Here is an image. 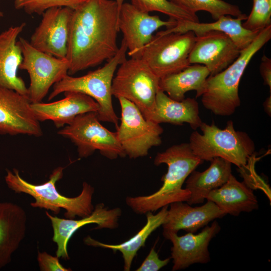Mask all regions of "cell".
<instances>
[{
	"instance_id": "1",
	"label": "cell",
	"mask_w": 271,
	"mask_h": 271,
	"mask_svg": "<svg viewBox=\"0 0 271 271\" xmlns=\"http://www.w3.org/2000/svg\"><path fill=\"white\" fill-rule=\"evenodd\" d=\"M119 12L115 0H86L73 10L66 57L69 75L97 66L117 53Z\"/></svg>"
},
{
	"instance_id": "2",
	"label": "cell",
	"mask_w": 271,
	"mask_h": 271,
	"mask_svg": "<svg viewBox=\"0 0 271 271\" xmlns=\"http://www.w3.org/2000/svg\"><path fill=\"white\" fill-rule=\"evenodd\" d=\"M203 162L192 152L189 143L175 145L158 153L154 164H165L168 171L162 179L163 184L156 192L148 195L127 197L125 202L136 213L146 214L176 202L187 201L190 192L182 186L195 169Z\"/></svg>"
},
{
	"instance_id": "3",
	"label": "cell",
	"mask_w": 271,
	"mask_h": 271,
	"mask_svg": "<svg viewBox=\"0 0 271 271\" xmlns=\"http://www.w3.org/2000/svg\"><path fill=\"white\" fill-rule=\"evenodd\" d=\"M271 38V25L261 30L253 40L240 51L227 68L206 79L201 95L203 105L216 115L230 116L240 105L238 86L253 56Z\"/></svg>"
},
{
	"instance_id": "4",
	"label": "cell",
	"mask_w": 271,
	"mask_h": 271,
	"mask_svg": "<svg viewBox=\"0 0 271 271\" xmlns=\"http://www.w3.org/2000/svg\"><path fill=\"white\" fill-rule=\"evenodd\" d=\"M64 168H55L49 176V180L41 184H34L23 179L19 171L7 170L5 181L8 187L16 193H25L32 196L35 201L30 205L34 208L49 210L58 214L61 209L65 210V217L74 219L76 216L81 218L89 216L94 210L92 203L94 189L84 182L80 194L75 197L62 195L57 189L56 183L63 176Z\"/></svg>"
},
{
	"instance_id": "5",
	"label": "cell",
	"mask_w": 271,
	"mask_h": 271,
	"mask_svg": "<svg viewBox=\"0 0 271 271\" xmlns=\"http://www.w3.org/2000/svg\"><path fill=\"white\" fill-rule=\"evenodd\" d=\"M126 52L127 48L122 39L117 53L103 66L81 76L73 77L67 74L55 83L48 100L66 91L85 94L98 104L99 109L97 115L99 120L111 122L117 128L119 118L112 104V82L117 68L126 59Z\"/></svg>"
},
{
	"instance_id": "6",
	"label": "cell",
	"mask_w": 271,
	"mask_h": 271,
	"mask_svg": "<svg viewBox=\"0 0 271 271\" xmlns=\"http://www.w3.org/2000/svg\"><path fill=\"white\" fill-rule=\"evenodd\" d=\"M199 128L202 134L193 131L189 143L197 157L203 161L219 157L239 169L246 166L254 152L255 145L247 133L235 129L232 120H229L223 129L213 122L211 124L202 122Z\"/></svg>"
},
{
	"instance_id": "7",
	"label": "cell",
	"mask_w": 271,
	"mask_h": 271,
	"mask_svg": "<svg viewBox=\"0 0 271 271\" xmlns=\"http://www.w3.org/2000/svg\"><path fill=\"white\" fill-rule=\"evenodd\" d=\"M159 81L160 78L140 58L130 57L119 65L112 82V94L132 102L145 118L150 120L159 90Z\"/></svg>"
},
{
	"instance_id": "8",
	"label": "cell",
	"mask_w": 271,
	"mask_h": 271,
	"mask_svg": "<svg viewBox=\"0 0 271 271\" xmlns=\"http://www.w3.org/2000/svg\"><path fill=\"white\" fill-rule=\"evenodd\" d=\"M195 38L191 31L156 34L133 57L140 58L161 79L190 65L189 56Z\"/></svg>"
},
{
	"instance_id": "9",
	"label": "cell",
	"mask_w": 271,
	"mask_h": 271,
	"mask_svg": "<svg viewBox=\"0 0 271 271\" xmlns=\"http://www.w3.org/2000/svg\"><path fill=\"white\" fill-rule=\"evenodd\" d=\"M58 133L70 140L76 146L80 158L88 157L96 150L111 160L126 156L116 131H111L103 126L96 112L78 115Z\"/></svg>"
},
{
	"instance_id": "10",
	"label": "cell",
	"mask_w": 271,
	"mask_h": 271,
	"mask_svg": "<svg viewBox=\"0 0 271 271\" xmlns=\"http://www.w3.org/2000/svg\"><path fill=\"white\" fill-rule=\"evenodd\" d=\"M118 99L121 108L120 123L116 131L118 140L129 158L146 156L150 149L162 144L164 130L160 124L146 119L132 102L123 97Z\"/></svg>"
},
{
	"instance_id": "11",
	"label": "cell",
	"mask_w": 271,
	"mask_h": 271,
	"mask_svg": "<svg viewBox=\"0 0 271 271\" xmlns=\"http://www.w3.org/2000/svg\"><path fill=\"white\" fill-rule=\"evenodd\" d=\"M18 43L23 56L19 69L27 71L30 77L28 97L31 103L40 102L50 88L68 74V61L36 49L24 38L19 37Z\"/></svg>"
},
{
	"instance_id": "12",
	"label": "cell",
	"mask_w": 271,
	"mask_h": 271,
	"mask_svg": "<svg viewBox=\"0 0 271 271\" xmlns=\"http://www.w3.org/2000/svg\"><path fill=\"white\" fill-rule=\"evenodd\" d=\"M73 11L68 7H54L46 10L31 37V45L49 55L66 58Z\"/></svg>"
},
{
	"instance_id": "13",
	"label": "cell",
	"mask_w": 271,
	"mask_h": 271,
	"mask_svg": "<svg viewBox=\"0 0 271 271\" xmlns=\"http://www.w3.org/2000/svg\"><path fill=\"white\" fill-rule=\"evenodd\" d=\"M177 21H164L157 15L141 11L132 4L124 3L119 9L118 26L123 35L130 57L136 55L152 39L154 33L160 28H172Z\"/></svg>"
},
{
	"instance_id": "14",
	"label": "cell",
	"mask_w": 271,
	"mask_h": 271,
	"mask_svg": "<svg viewBox=\"0 0 271 271\" xmlns=\"http://www.w3.org/2000/svg\"><path fill=\"white\" fill-rule=\"evenodd\" d=\"M0 134L43 135L28 97L4 87H0Z\"/></svg>"
},
{
	"instance_id": "15",
	"label": "cell",
	"mask_w": 271,
	"mask_h": 271,
	"mask_svg": "<svg viewBox=\"0 0 271 271\" xmlns=\"http://www.w3.org/2000/svg\"><path fill=\"white\" fill-rule=\"evenodd\" d=\"M241 50L226 34L209 31L196 36L189 56L190 64L205 66L213 75L222 71L239 56Z\"/></svg>"
},
{
	"instance_id": "16",
	"label": "cell",
	"mask_w": 271,
	"mask_h": 271,
	"mask_svg": "<svg viewBox=\"0 0 271 271\" xmlns=\"http://www.w3.org/2000/svg\"><path fill=\"white\" fill-rule=\"evenodd\" d=\"M46 215L50 219L53 231V241L56 243V254L57 257L64 259L70 258L67 245L73 234L81 227L89 224L97 225L95 229L109 228L115 229L118 226V220L121 215L119 208L108 209L103 203L95 206L92 213L80 219H64L52 216L48 211Z\"/></svg>"
},
{
	"instance_id": "17",
	"label": "cell",
	"mask_w": 271,
	"mask_h": 271,
	"mask_svg": "<svg viewBox=\"0 0 271 271\" xmlns=\"http://www.w3.org/2000/svg\"><path fill=\"white\" fill-rule=\"evenodd\" d=\"M220 229L218 223L214 221L210 226H205L198 234L188 232L182 236H178L177 233L165 235L164 237L173 244L172 270L185 269L194 263L209 262L210 261L209 243Z\"/></svg>"
},
{
	"instance_id": "18",
	"label": "cell",
	"mask_w": 271,
	"mask_h": 271,
	"mask_svg": "<svg viewBox=\"0 0 271 271\" xmlns=\"http://www.w3.org/2000/svg\"><path fill=\"white\" fill-rule=\"evenodd\" d=\"M64 98L50 103H31V107L39 121L51 120L57 128L71 123L78 115L97 112L99 106L91 97L78 92L66 91Z\"/></svg>"
},
{
	"instance_id": "19",
	"label": "cell",
	"mask_w": 271,
	"mask_h": 271,
	"mask_svg": "<svg viewBox=\"0 0 271 271\" xmlns=\"http://www.w3.org/2000/svg\"><path fill=\"white\" fill-rule=\"evenodd\" d=\"M207 201L205 204L194 207L181 201L170 204L162 225L164 236L180 230L195 233L210 222L226 215L214 203Z\"/></svg>"
},
{
	"instance_id": "20",
	"label": "cell",
	"mask_w": 271,
	"mask_h": 271,
	"mask_svg": "<svg viewBox=\"0 0 271 271\" xmlns=\"http://www.w3.org/2000/svg\"><path fill=\"white\" fill-rule=\"evenodd\" d=\"M25 26L26 23H23L0 33V87L28 96V87L18 75L23 56L17 39Z\"/></svg>"
},
{
	"instance_id": "21",
	"label": "cell",
	"mask_w": 271,
	"mask_h": 271,
	"mask_svg": "<svg viewBox=\"0 0 271 271\" xmlns=\"http://www.w3.org/2000/svg\"><path fill=\"white\" fill-rule=\"evenodd\" d=\"M27 222V213L21 206L0 202V268L11 261L25 236Z\"/></svg>"
},
{
	"instance_id": "22",
	"label": "cell",
	"mask_w": 271,
	"mask_h": 271,
	"mask_svg": "<svg viewBox=\"0 0 271 271\" xmlns=\"http://www.w3.org/2000/svg\"><path fill=\"white\" fill-rule=\"evenodd\" d=\"M247 17L233 18L229 15L222 16L212 23L177 21L175 26L159 31L157 34L191 31L197 36L209 31H218L227 35L241 50L253 40L260 31H251L242 26V21H245Z\"/></svg>"
},
{
	"instance_id": "23",
	"label": "cell",
	"mask_w": 271,
	"mask_h": 271,
	"mask_svg": "<svg viewBox=\"0 0 271 271\" xmlns=\"http://www.w3.org/2000/svg\"><path fill=\"white\" fill-rule=\"evenodd\" d=\"M206 199L214 203L226 215L238 216L241 212H250L258 208L252 189L232 174L223 185L211 191Z\"/></svg>"
},
{
	"instance_id": "24",
	"label": "cell",
	"mask_w": 271,
	"mask_h": 271,
	"mask_svg": "<svg viewBox=\"0 0 271 271\" xmlns=\"http://www.w3.org/2000/svg\"><path fill=\"white\" fill-rule=\"evenodd\" d=\"M150 120L158 124L175 125H183L186 122L194 130L199 127L202 122L199 116V104L195 99L188 97L177 101L160 89L156 94Z\"/></svg>"
},
{
	"instance_id": "25",
	"label": "cell",
	"mask_w": 271,
	"mask_h": 271,
	"mask_svg": "<svg viewBox=\"0 0 271 271\" xmlns=\"http://www.w3.org/2000/svg\"><path fill=\"white\" fill-rule=\"evenodd\" d=\"M210 162L205 171L194 170L186 180L185 188L190 192L186 202L190 205L202 203L211 191L223 185L232 174V164L229 161L216 157Z\"/></svg>"
},
{
	"instance_id": "26",
	"label": "cell",
	"mask_w": 271,
	"mask_h": 271,
	"mask_svg": "<svg viewBox=\"0 0 271 271\" xmlns=\"http://www.w3.org/2000/svg\"><path fill=\"white\" fill-rule=\"evenodd\" d=\"M168 205L161 208V210L154 215L152 212L146 213L147 222L145 225L133 236L128 240L118 244H109L99 242L89 236L84 239L85 244L94 247L109 248L115 252L120 251L124 261L123 269L129 271L133 258L138 251L145 245V242L150 234L165 222L167 214Z\"/></svg>"
},
{
	"instance_id": "27",
	"label": "cell",
	"mask_w": 271,
	"mask_h": 271,
	"mask_svg": "<svg viewBox=\"0 0 271 271\" xmlns=\"http://www.w3.org/2000/svg\"><path fill=\"white\" fill-rule=\"evenodd\" d=\"M210 72L203 65L194 64L182 71L160 79L159 89L172 99L181 101L185 93L191 90L196 91V97L201 96L206 79Z\"/></svg>"
},
{
	"instance_id": "28",
	"label": "cell",
	"mask_w": 271,
	"mask_h": 271,
	"mask_svg": "<svg viewBox=\"0 0 271 271\" xmlns=\"http://www.w3.org/2000/svg\"><path fill=\"white\" fill-rule=\"evenodd\" d=\"M179 7L196 14L201 11L208 12L212 18L217 20L222 16H231L235 18L246 17L239 8L223 0H170Z\"/></svg>"
},
{
	"instance_id": "29",
	"label": "cell",
	"mask_w": 271,
	"mask_h": 271,
	"mask_svg": "<svg viewBox=\"0 0 271 271\" xmlns=\"http://www.w3.org/2000/svg\"><path fill=\"white\" fill-rule=\"evenodd\" d=\"M131 4L139 10L150 13L158 12L176 21L199 22L196 14L188 11L170 0H130Z\"/></svg>"
},
{
	"instance_id": "30",
	"label": "cell",
	"mask_w": 271,
	"mask_h": 271,
	"mask_svg": "<svg viewBox=\"0 0 271 271\" xmlns=\"http://www.w3.org/2000/svg\"><path fill=\"white\" fill-rule=\"evenodd\" d=\"M86 0H14V8L22 10L28 15H42L46 10L54 7H68L72 9Z\"/></svg>"
},
{
	"instance_id": "31",
	"label": "cell",
	"mask_w": 271,
	"mask_h": 271,
	"mask_svg": "<svg viewBox=\"0 0 271 271\" xmlns=\"http://www.w3.org/2000/svg\"><path fill=\"white\" fill-rule=\"evenodd\" d=\"M251 11L242 26L251 31H259L271 25V0H252Z\"/></svg>"
},
{
	"instance_id": "32",
	"label": "cell",
	"mask_w": 271,
	"mask_h": 271,
	"mask_svg": "<svg viewBox=\"0 0 271 271\" xmlns=\"http://www.w3.org/2000/svg\"><path fill=\"white\" fill-rule=\"evenodd\" d=\"M37 260L41 271H70L61 264L57 256H53L46 252L38 251Z\"/></svg>"
},
{
	"instance_id": "33",
	"label": "cell",
	"mask_w": 271,
	"mask_h": 271,
	"mask_svg": "<svg viewBox=\"0 0 271 271\" xmlns=\"http://www.w3.org/2000/svg\"><path fill=\"white\" fill-rule=\"evenodd\" d=\"M170 257L164 260L160 259L158 253L153 247L141 266L136 270L158 271L166 266L170 262Z\"/></svg>"
},
{
	"instance_id": "34",
	"label": "cell",
	"mask_w": 271,
	"mask_h": 271,
	"mask_svg": "<svg viewBox=\"0 0 271 271\" xmlns=\"http://www.w3.org/2000/svg\"><path fill=\"white\" fill-rule=\"evenodd\" d=\"M260 75L263 79L264 84L269 87L271 91V59L263 55L261 58L259 67Z\"/></svg>"
},
{
	"instance_id": "35",
	"label": "cell",
	"mask_w": 271,
	"mask_h": 271,
	"mask_svg": "<svg viewBox=\"0 0 271 271\" xmlns=\"http://www.w3.org/2000/svg\"><path fill=\"white\" fill-rule=\"evenodd\" d=\"M263 107L265 112L270 116L271 115V95L265 100L263 102Z\"/></svg>"
},
{
	"instance_id": "36",
	"label": "cell",
	"mask_w": 271,
	"mask_h": 271,
	"mask_svg": "<svg viewBox=\"0 0 271 271\" xmlns=\"http://www.w3.org/2000/svg\"><path fill=\"white\" fill-rule=\"evenodd\" d=\"M115 1L116 2V3H117V5L118 6V7H119V8L120 9L121 5L124 3V0H115Z\"/></svg>"
},
{
	"instance_id": "37",
	"label": "cell",
	"mask_w": 271,
	"mask_h": 271,
	"mask_svg": "<svg viewBox=\"0 0 271 271\" xmlns=\"http://www.w3.org/2000/svg\"><path fill=\"white\" fill-rule=\"evenodd\" d=\"M4 13L2 11L0 10V20L3 17Z\"/></svg>"
}]
</instances>
